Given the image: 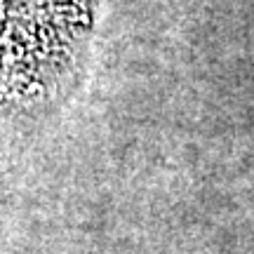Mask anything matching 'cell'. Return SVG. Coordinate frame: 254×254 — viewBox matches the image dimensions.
Returning a JSON list of instances; mask_svg holds the SVG:
<instances>
[{
	"mask_svg": "<svg viewBox=\"0 0 254 254\" xmlns=\"http://www.w3.org/2000/svg\"><path fill=\"white\" fill-rule=\"evenodd\" d=\"M92 0H0V71L31 82V66L71 64L87 31Z\"/></svg>",
	"mask_w": 254,
	"mask_h": 254,
	"instance_id": "obj_1",
	"label": "cell"
}]
</instances>
